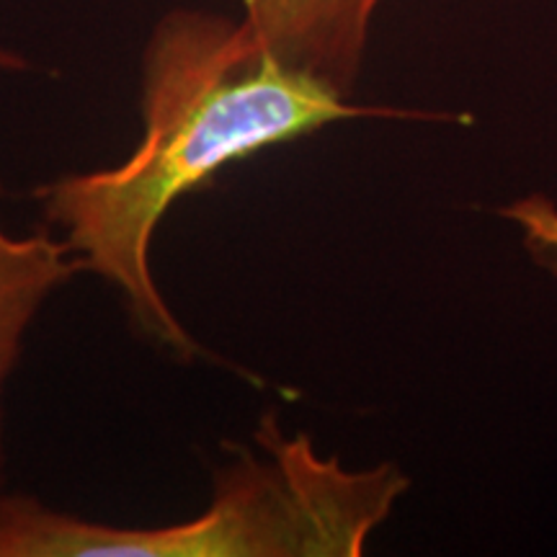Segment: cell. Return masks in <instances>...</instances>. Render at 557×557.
I'll return each mask as SVG.
<instances>
[{"mask_svg": "<svg viewBox=\"0 0 557 557\" xmlns=\"http://www.w3.org/2000/svg\"><path fill=\"white\" fill-rule=\"evenodd\" d=\"M361 116H418L361 107L329 83L284 65L243 18L171 9L152 26L139 60V135L111 169L65 173L34 189L47 225L120 292L132 323L181 359L205 348L158 287L152 243L186 194L227 165Z\"/></svg>", "mask_w": 557, "mask_h": 557, "instance_id": "6da1fadb", "label": "cell"}, {"mask_svg": "<svg viewBox=\"0 0 557 557\" xmlns=\"http://www.w3.org/2000/svg\"><path fill=\"white\" fill-rule=\"evenodd\" d=\"M88 274L75 250L50 230L16 235L0 225V480L5 468L3 393L21 359L26 331L54 292Z\"/></svg>", "mask_w": 557, "mask_h": 557, "instance_id": "277c9868", "label": "cell"}, {"mask_svg": "<svg viewBox=\"0 0 557 557\" xmlns=\"http://www.w3.org/2000/svg\"><path fill=\"white\" fill-rule=\"evenodd\" d=\"M32 62L16 50L0 47V73H29Z\"/></svg>", "mask_w": 557, "mask_h": 557, "instance_id": "5b68a950", "label": "cell"}, {"mask_svg": "<svg viewBox=\"0 0 557 557\" xmlns=\"http://www.w3.org/2000/svg\"><path fill=\"white\" fill-rule=\"evenodd\" d=\"M240 18L284 65L351 96L385 0H238Z\"/></svg>", "mask_w": 557, "mask_h": 557, "instance_id": "3957f363", "label": "cell"}, {"mask_svg": "<svg viewBox=\"0 0 557 557\" xmlns=\"http://www.w3.org/2000/svg\"><path fill=\"white\" fill-rule=\"evenodd\" d=\"M227 449L207 508L178 524L114 527L0 496V557H357L408 491L395 465L346 470L274 413Z\"/></svg>", "mask_w": 557, "mask_h": 557, "instance_id": "7a4b0ae2", "label": "cell"}]
</instances>
